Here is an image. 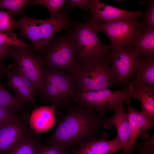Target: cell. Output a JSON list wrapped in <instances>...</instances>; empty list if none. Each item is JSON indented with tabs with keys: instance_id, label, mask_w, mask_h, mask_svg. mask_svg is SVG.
Instances as JSON below:
<instances>
[{
	"instance_id": "1",
	"label": "cell",
	"mask_w": 154,
	"mask_h": 154,
	"mask_svg": "<svg viewBox=\"0 0 154 154\" xmlns=\"http://www.w3.org/2000/svg\"><path fill=\"white\" fill-rule=\"evenodd\" d=\"M105 118L76 103L58 120L56 130L45 143L66 149L98 139L104 132L102 129Z\"/></svg>"
},
{
	"instance_id": "2",
	"label": "cell",
	"mask_w": 154,
	"mask_h": 154,
	"mask_svg": "<svg viewBox=\"0 0 154 154\" xmlns=\"http://www.w3.org/2000/svg\"><path fill=\"white\" fill-rule=\"evenodd\" d=\"M16 22L20 36L31 42L33 51L37 53H41L57 33L74 27L77 23L66 10H62L54 18L46 20L24 15Z\"/></svg>"
},
{
	"instance_id": "3",
	"label": "cell",
	"mask_w": 154,
	"mask_h": 154,
	"mask_svg": "<svg viewBox=\"0 0 154 154\" xmlns=\"http://www.w3.org/2000/svg\"><path fill=\"white\" fill-rule=\"evenodd\" d=\"M108 54L78 61L72 74L78 92L98 91L114 86Z\"/></svg>"
},
{
	"instance_id": "4",
	"label": "cell",
	"mask_w": 154,
	"mask_h": 154,
	"mask_svg": "<svg viewBox=\"0 0 154 154\" xmlns=\"http://www.w3.org/2000/svg\"><path fill=\"white\" fill-rule=\"evenodd\" d=\"M74 31L73 27L64 35L56 36L50 41L40 56L44 66L63 70L72 74L79 60Z\"/></svg>"
},
{
	"instance_id": "5",
	"label": "cell",
	"mask_w": 154,
	"mask_h": 154,
	"mask_svg": "<svg viewBox=\"0 0 154 154\" xmlns=\"http://www.w3.org/2000/svg\"><path fill=\"white\" fill-rule=\"evenodd\" d=\"M126 89L112 91L109 89L82 92H78L74 102L105 117L108 111H114L124 103L131 101Z\"/></svg>"
},
{
	"instance_id": "6",
	"label": "cell",
	"mask_w": 154,
	"mask_h": 154,
	"mask_svg": "<svg viewBox=\"0 0 154 154\" xmlns=\"http://www.w3.org/2000/svg\"><path fill=\"white\" fill-rule=\"evenodd\" d=\"M74 37L76 42L78 61L105 56L110 51L112 46L103 43L98 36L96 23L90 19L84 23L76 24L74 27Z\"/></svg>"
},
{
	"instance_id": "7",
	"label": "cell",
	"mask_w": 154,
	"mask_h": 154,
	"mask_svg": "<svg viewBox=\"0 0 154 154\" xmlns=\"http://www.w3.org/2000/svg\"><path fill=\"white\" fill-rule=\"evenodd\" d=\"M138 18L96 23L99 32H102L110 38L112 48L132 47L143 26Z\"/></svg>"
},
{
	"instance_id": "8",
	"label": "cell",
	"mask_w": 154,
	"mask_h": 154,
	"mask_svg": "<svg viewBox=\"0 0 154 154\" xmlns=\"http://www.w3.org/2000/svg\"><path fill=\"white\" fill-rule=\"evenodd\" d=\"M108 55L114 86H126L135 74L138 52L132 47H115L112 48Z\"/></svg>"
},
{
	"instance_id": "9",
	"label": "cell",
	"mask_w": 154,
	"mask_h": 154,
	"mask_svg": "<svg viewBox=\"0 0 154 154\" xmlns=\"http://www.w3.org/2000/svg\"><path fill=\"white\" fill-rule=\"evenodd\" d=\"M11 57L15 61L19 70L39 92L45 84L44 66L40 56L30 48L15 46Z\"/></svg>"
},
{
	"instance_id": "10",
	"label": "cell",
	"mask_w": 154,
	"mask_h": 154,
	"mask_svg": "<svg viewBox=\"0 0 154 154\" xmlns=\"http://www.w3.org/2000/svg\"><path fill=\"white\" fill-rule=\"evenodd\" d=\"M4 72L7 78L6 86L14 92L20 101L31 104L35 109L36 89L33 84L19 70L15 63L9 65Z\"/></svg>"
},
{
	"instance_id": "11",
	"label": "cell",
	"mask_w": 154,
	"mask_h": 154,
	"mask_svg": "<svg viewBox=\"0 0 154 154\" xmlns=\"http://www.w3.org/2000/svg\"><path fill=\"white\" fill-rule=\"evenodd\" d=\"M45 82L54 85L61 94L67 107L74 102L78 91L72 75L65 71L44 66Z\"/></svg>"
},
{
	"instance_id": "12",
	"label": "cell",
	"mask_w": 154,
	"mask_h": 154,
	"mask_svg": "<svg viewBox=\"0 0 154 154\" xmlns=\"http://www.w3.org/2000/svg\"><path fill=\"white\" fill-rule=\"evenodd\" d=\"M89 9L91 17L89 19L95 23L139 18L142 14L140 11H132L121 9L98 0H91Z\"/></svg>"
},
{
	"instance_id": "13",
	"label": "cell",
	"mask_w": 154,
	"mask_h": 154,
	"mask_svg": "<svg viewBox=\"0 0 154 154\" xmlns=\"http://www.w3.org/2000/svg\"><path fill=\"white\" fill-rule=\"evenodd\" d=\"M126 104L128 106L127 114L131 134L126 150L121 154H131L134 150L137 138L143 132L151 129L154 125V121L151 119L141 111L133 108L131 105V102Z\"/></svg>"
},
{
	"instance_id": "14",
	"label": "cell",
	"mask_w": 154,
	"mask_h": 154,
	"mask_svg": "<svg viewBox=\"0 0 154 154\" xmlns=\"http://www.w3.org/2000/svg\"><path fill=\"white\" fill-rule=\"evenodd\" d=\"M124 87L131 99L139 100L141 111L154 121V86L132 80Z\"/></svg>"
},
{
	"instance_id": "15",
	"label": "cell",
	"mask_w": 154,
	"mask_h": 154,
	"mask_svg": "<svg viewBox=\"0 0 154 154\" xmlns=\"http://www.w3.org/2000/svg\"><path fill=\"white\" fill-rule=\"evenodd\" d=\"M108 136L104 131L100 138L94 140L74 149L72 154H114L124 147L116 137L108 140Z\"/></svg>"
},
{
	"instance_id": "16",
	"label": "cell",
	"mask_w": 154,
	"mask_h": 154,
	"mask_svg": "<svg viewBox=\"0 0 154 154\" xmlns=\"http://www.w3.org/2000/svg\"><path fill=\"white\" fill-rule=\"evenodd\" d=\"M19 119L0 125V154H7L28 132Z\"/></svg>"
},
{
	"instance_id": "17",
	"label": "cell",
	"mask_w": 154,
	"mask_h": 154,
	"mask_svg": "<svg viewBox=\"0 0 154 154\" xmlns=\"http://www.w3.org/2000/svg\"><path fill=\"white\" fill-rule=\"evenodd\" d=\"M114 114L112 117L105 118L103 124V127L110 129L114 126L117 132L116 137L124 147L121 153L127 149V143L131 134L130 127L127 113L125 111L122 104L114 111Z\"/></svg>"
},
{
	"instance_id": "18",
	"label": "cell",
	"mask_w": 154,
	"mask_h": 154,
	"mask_svg": "<svg viewBox=\"0 0 154 154\" xmlns=\"http://www.w3.org/2000/svg\"><path fill=\"white\" fill-rule=\"evenodd\" d=\"M54 106L37 108L32 112L29 123L31 128L37 133L45 132L55 125L56 120Z\"/></svg>"
},
{
	"instance_id": "19",
	"label": "cell",
	"mask_w": 154,
	"mask_h": 154,
	"mask_svg": "<svg viewBox=\"0 0 154 154\" xmlns=\"http://www.w3.org/2000/svg\"><path fill=\"white\" fill-rule=\"evenodd\" d=\"M132 80L154 86V57L139 56Z\"/></svg>"
},
{
	"instance_id": "20",
	"label": "cell",
	"mask_w": 154,
	"mask_h": 154,
	"mask_svg": "<svg viewBox=\"0 0 154 154\" xmlns=\"http://www.w3.org/2000/svg\"><path fill=\"white\" fill-rule=\"evenodd\" d=\"M139 56L154 57V29L144 27L132 44Z\"/></svg>"
},
{
	"instance_id": "21",
	"label": "cell",
	"mask_w": 154,
	"mask_h": 154,
	"mask_svg": "<svg viewBox=\"0 0 154 154\" xmlns=\"http://www.w3.org/2000/svg\"><path fill=\"white\" fill-rule=\"evenodd\" d=\"M41 145L38 139L28 131L7 154H38Z\"/></svg>"
},
{
	"instance_id": "22",
	"label": "cell",
	"mask_w": 154,
	"mask_h": 154,
	"mask_svg": "<svg viewBox=\"0 0 154 154\" xmlns=\"http://www.w3.org/2000/svg\"><path fill=\"white\" fill-rule=\"evenodd\" d=\"M39 93L42 98L51 106L56 108L67 107L60 93L55 86L50 83L45 82L43 88Z\"/></svg>"
},
{
	"instance_id": "23",
	"label": "cell",
	"mask_w": 154,
	"mask_h": 154,
	"mask_svg": "<svg viewBox=\"0 0 154 154\" xmlns=\"http://www.w3.org/2000/svg\"><path fill=\"white\" fill-rule=\"evenodd\" d=\"M0 77V107L16 112L21 110L25 103L12 96L7 90L1 81Z\"/></svg>"
},
{
	"instance_id": "24",
	"label": "cell",
	"mask_w": 154,
	"mask_h": 154,
	"mask_svg": "<svg viewBox=\"0 0 154 154\" xmlns=\"http://www.w3.org/2000/svg\"><path fill=\"white\" fill-rule=\"evenodd\" d=\"M31 0H0V9H7L13 18L22 13L23 7H26L31 2Z\"/></svg>"
},
{
	"instance_id": "25",
	"label": "cell",
	"mask_w": 154,
	"mask_h": 154,
	"mask_svg": "<svg viewBox=\"0 0 154 154\" xmlns=\"http://www.w3.org/2000/svg\"><path fill=\"white\" fill-rule=\"evenodd\" d=\"M65 0H34L27 7L39 5L44 6L48 10L50 14V19L54 18L57 17L61 12V8Z\"/></svg>"
},
{
	"instance_id": "26",
	"label": "cell",
	"mask_w": 154,
	"mask_h": 154,
	"mask_svg": "<svg viewBox=\"0 0 154 154\" xmlns=\"http://www.w3.org/2000/svg\"><path fill=\"white\" fill-rule=\"evenodd\" d=\"M0 44L30 48L29 44L20 40L14 33L0 31Z\"/></svg>"
},
{
	"instance_id": "27",
	"label": "cell",
	"mask_w": 154,
	"mask_h": 154,
	"mask_svg": "<svg viewBox=\"0 0 154 154\" xmlns=\"http://www.w3.org/2000/svg\"><path fill=\"white\" fill-rule=\"evenodd\" d=\"M17 28L16 21L11 16L8 11L0 9V31L14 33Z\"/></svg>"
},
{
	"instance_id": "28",
	"label": "cell",
	"mask_w": 154,
	"mask_h": 154,
	"mask_svg": "<svg viewBox=\"0 0 154 154\" xmlns=\"http://www.w3.org/2000/svg\"><path fill=\"white\" fill-rule=\"evenodd\" d=\"M146 2L148 6L143 14L142 13L141 22L144 27L154 29V1L149 0Z\"/></svg>"
},
{
	"instance_id": "29",
	"label": "cell",
	"mask_w": 154,
	"mask_h": 154,
	"mask_svg": "<svg viewBox=\"0 0 154 154\" xmlns=\"http://www.w3.org/2000/svg\"><path fill=\"white\" fill-rule=\"evenodd\" d=\"M135 148L137 150L138 154H154V135L144 142L136 143Z\"/></svg>"
},
{
	"instance_id": "30",
	"label": "cell",
	"mask_w": 154,
	"mask_h": 154,
	"mask_svg": "<svg viewBox=\"0 0 154 154\" xmlns=\"http://www.w3.org/2000/svg\"><path fill=\"white\" fill-rule=\"evenodd\" d=\"M16 112L0 107V125L7 122L18 120Z\"/></svg>"
},
{
	"instance_id": "31",
	"label": "cell",
	"mask_w": 154,
	"mask_h": 154,
	"mask_svg": "<svg viewBox=\"0 0 154 154\" xmlns=\"http://www.w3.org/2000/svg\"><path fill=\"white\" fill-rule=\"evenodd\" d=\"M47 146L41 145L38 154H67L66 149L59 145H54Z\"/></svg>"
},
{
	"instance_id": "32",
	"label": "cell",
	"mask_w": 154,
	"mask_h": 154,
	"mask_svg": "<svg viewBox=\"0 0 154 154\" xmlns=\"http://www.w3.org/2000/svg\"><path fill=\"white\" fill-rule=\"evenodd\" d=\"M14 47L0 44V68H6L3 64V60L7 57H11Z\"/></svg>"
},
{
	"instance_id": "33",
	"label": "cell",
	"mask_w": 154,
	"mask_h": 154,
	"mask_svg": "<svg viewBox=\"0 0 154 154\" xmlns=\"http://www.w3.org/2000/svg\"><path fill=\"white\" fill-rule=\"evenodd\" d=\"M69 8H78L86 12L89 9L91 0H69L67 1Z\"/></svg>"
},
{
	"instance_id": "34",
	"label": "cell",
	"mask_w": 154,
	"mask_h": 154,
	"mask_svg": "<svg viewBox=\"0 0 154 154\" xmlns=\"http://www.w3.org/2000/svg\"><path fill=\"white\" fill-rule=\"evenodd\" d=\"M7 67L5 69L0 68V77L4 76V72L5 70L7 69Z\"/></svg>"
},
{
	"instance_id": "35",
	"label": "cell",
	"mask_w": 154,
	"mask_h": 154,
	"mask_svg": "<svg viewBox=\"0 0 154 154\" xmlns=\"http://www.w3.org/2000/svg\"><path fill=\"white\" fill-rule=\"evenodd\" d=\"M116 1H124V0H116Z\"/></svg>"
}]
</instances>
